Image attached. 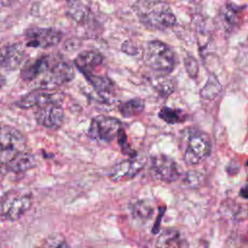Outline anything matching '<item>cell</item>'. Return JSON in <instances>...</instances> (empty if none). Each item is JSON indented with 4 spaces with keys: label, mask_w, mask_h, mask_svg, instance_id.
<instances>
[{
    "label": "cell",
    "mask_w": 248,
    "mask_h": 248,
    "mask_svg": "<svg viewBox=\"0 0 248 248\" xmlns=\"http://www.w3.org/2000/svg\"><path fill=\"white\" fill-rule=\"evenodd\" d=\"M153 214L152 205L146 201H137L131 206V216L139 224H142L150 219Z\"/></svg>",
    "instance_id": "20"
},
{
    "label": "cell",
    "mask_w": 248,
    "mask_h": 248,
    "mask_svg": "<svg viewBox=\"0 0 248 248\" xmlns=\"http://www.w3.org/2000/svg\"><path fill=\"white\" fill-rule=\"evenodd\" d=\"M33 195L26 189H11L0 198V221H16L32 206Z\"/></svg>",
    "instance_id": "2"
},
{
    "label": "cell",
    "mask_w": 248,
    "mask_h": 248,
    "mask_svg": "<svg viewBox=\"0 0 248 248\" xmlns=\"http://www.w3.org/2000/svg\"><path fill=\"white\" fill-rule=\"evenodd\" d=\"M140 21L155 29H166L175 24V16L168 4L157 0H143L135 6Z\"/></svg>",
    "instance_id": "1"
},
{
    "label": "cell",
    "mask_w": 248,
    "mask_h": 248,
    "mask_svg": "<svg viewBox=\"0 0 248 248\" xmlns=\"http://www.w3.org/2000/svg\"><path fill=\"white\" fill-rule=\"evenodd\" d=\"M61 100L62 95L60 93L38 88L23 95L16 102V106L22 109H28L32 108H40L51 103L60 104Z\"/></svg>",
    "instance_id": "10"
},
{
    "label": "cell",
    "mask_w": 248,
    "mask_h": 248,
    "mask_svg": "<svg viewBox=\"0 0 248 248\" xmlns=\"http://www.w3.org/2000/svg\"><path fill=\"white\" fill-rule=\"evenodd\" d=\"M149 171L153 178L167 183L173 182L180 176L175 162L165 155H157L151 159Z\"/></svg>",
    "instance_id": "8"
},
{
    "label": "cell",
    "mask_w": 248,
    "mask_h": 248,
    "mask_svg": "<svg viewBox=\"0 0 248 248\" xmlns=\"http://www.w3.org/2000/svg\"><path fill=\"white\" fill-rule=\"evenodd\" d=\"M37 166V158L34 154L24 150L17 153L4 168L11 172L22 173Z\"/></svg>",
    "instance_id": "17"
},
{
    "label": "cell",
    "mask_w": 248,
    "mask_h": 248,
    "mask_svg": "<svg viewBox=\"0 0 248 248\" xmlns=\"http://www.w3.org/2000/svg\"><path fill=\"white\" fill-rule=\"evenodd\" d=\"M6 81H7V80H6V78L0 73V89L6 84Z\"/></svg>",
    "instance_id": "31"
},
{
    "label": "cell",
    "mask_w": 248,
    "mask_h": 248,
    "mask_svg": "<svg viewBox=\"0 0 248 248\" xmlns=\"http://www.w3.org/2000/svg\"><path fill=\"white\" fill-rule=\"evenodd\" d=\"M239 195L242 197V198H245V199H248V184L246 186H244L240 192H239Z\"/></svg>",
    "instance_id": "30"
},
{
    "label": "cell",
    "mask_w": 248,
    "mask_h": 248,
    "mask_svg": "<svg viewBox=\"0 0 248 248\" xmlns=\"http://www.w3.org/2000/svg\"><path fill=\"white\" fill-rule=\"evenodd\" d=\"M159 117L170 124L180 123V122H183L185 119L183 111L174 109V108H170L168 107H165L160 110Z\"/></svg>",
    "instance_id": "24"
},
{
    "label": "cell",
    "mask_w": 248,
    "mask_h": 248,
    "mask_svg": "<svg viewBox=\"0 0 248 248\" xmlns=\"http://www.w3.org/2000/svg\"><path fill=\"white\" fill-rule=\"evenodd\" d=\"M144 61L154 71L168 74L175 66V54L165 43L154 40L147 43L144 50Z\"/></svg>",
    "instance_id": "3"
},
{
    "label": "cell",
    "mask_w": 248,
    "mask_h": 248,
    "mask_svg": "<svg viewBox=\"0 0 248 248\" xmlns=\"http://www.w3.org/2000/svg\"><path fill=\"white\" fill-rule=\"evenodd\" d=\"M0 126H1V124H0Z\"/></svg>",
    "instance_id": "32"
},
{
    "label": "cell",
    "mask_w": 248,
    "mask_h": 248,
    "mask_svg": "<svg viewBox=\"0 0 248 248\" xmlns=\"http://www.w3.org/2000/svg\"><path fill=\"white\" fill-rule=\"evenodd\" d=\"M211 142L208 136L201 131H192L187 139L184 161L188 165H197L210 154Z\"/></svg>",
    "instance_id": "4"
},
{
    "label": "cell",
    "mask_w": 248,
    "mask_h": 248,
    "mask_svg": "<svg viewBox=\"0 0 248 248\" xmlns=\"http://www.w3.org/2000/svg\"><path fill=\"white\" fill-rule=\"evenodd\" d=\"M221 91V83L214 74H210L203 85L201 89L200 95L202 98L205 100H213L215 99Z\"/></svg>",
    "instance_id": "22"
},
{
    "label": "cell",
    "mask_w": 248,
    "mask_h": 248,
    "mask_svg": "<svg viewBox=\"0 0 248 248\" xmlns=\"http://www.w3.org/2000/svg\"><path fill=\"white\" fill-rule=\"evenodd\" d=\"M26 138L16 128L10 125L0 126V149L24 151L26 149Z\"/></svg>",
    "instance_id": "12"
},
{
    "label": "cell",
    "mask_w": 248,
    "mask_h": 248,
    "mask_svg": "<svg viewBox=\"0 0 248 248\" xmlns=\"http://www.w3.org/2000/svg\"><path fill=\"white\" fill-rule=\"evenodd\" d=\"M75 78V69L73 64L61 60L55 62L43 75L39 88L52 90L60 85L70 82Z\"/></svg>",
    "instance_id": "6"
},
{
    "label": "cell",
    "mask_w": 248,
    "mask_h": 248,
    "mask_svg": "<svg viewBox=\"0 0 248 248\" xmlns=\"http://www.w3.org/2000/svg\"><path fill=\"white\" fill-rule=\"evenodd\" d=\"M42 248H68L66 239L63 234L53 232L45 239Z\"/></svg>",
    "instance_id": "26"
},
{
    "label": "cell",
    "mask_w": 248,
    "mask_h": 248,
    "mask_svg": "<svg viewBox=\"0 0 248 248\" xmlns=\"http://www.w3.org/2000/svg\"><path fill=\"white\" fill-rule=\"evenodd\" d=\"M121 49H122L123 52H125V53H127V54H129V55H136V54L139 52L137 46H136L133 42H131V41H129V40L125 41V42L122 44Z\"/></svg>",
    "instance_id": "29"
},
{
    "label": "cell",
    "mask_w": 248,
    "mask_h": 248,
    "mask_svg": "<svg viewBox=\"0 0 248 248\" xmlns=\"http://www.w3.org/2000/svg\"><path fill=\"white\" fill-rule=\"evenodd\" d=\"M202 173L198 170L188 171L183 178V185L187 187H198L202 181Z\"/></svg>",
    "instance_id": "27"
},
{
    "label": "cell",
    "mask_w": 248,
    "mask_h": 248,
    "mask_svg": "<svg viewBox=\"0 0 248 248\" xmlns=\"http://www.w3.org/2000/svg\"><path fill=\"white\" fill-rule=\"evenodd\" d=\"M144 164V158L131 157V159L115 165L110 170L108 177L115 182L131 179L143 168Z\"/></svg>",
    "instance_id": "11"
},
{
    "label": "cell",
    "mask_w": 248,
    "mask_h": 248,
    "mask_svg": "<svg viewBox=\"0 0 248 248\" xmlns=\"http://www.w3.org/2000/svg\"><path fill=\"white\" fill-rule=\"evenodd\" d=\"M241 10L242 8L236 7L231 3H228L221 9V22L227 29H232L238 24L241 16Z\"/></svg>",
    "instance_id": "19"
},
{
    "label": "cell",
    "mask_w": 248,
    "mask_h": 248,
    "mask_svg": "<svg viewBox=\"0 0 248 248\" xmlns=\"http://www.w3.org/2000/svg\"><path fill=\"white\" fill-rule=\"evenodd\" d=\"M51 66V57L42 55L27 60L20 69V78L25 81H31L39 76L44 75Z\"/></svg>",
    "instance_id": "14"
},
{
    "label": "cell",
    "mask_w": 248,
    "mask_h": 248,
    "mask_svg": "<svg viewBox=\"0 0 248 248\" xmlns=\"http://www.w3.org/2000/svg\"><path fill=\"white\" fill-rule=\"evenodd\" d=\"M121 129V123L117 118L97 115L91 119L87 134L89 138L101 142H110L115 138Z\"/></svg>",
    "instance_id": "5"
},
{
    "label": "cell",
    "mask_w": 248,
    "mask_h": 248,
    "mask_svg": "<svg viewBox=\"0 0 248 248\" xmlns=\"http://www.w3.org/2000/svg\"><path fill=\"white\" fill-rule=\"evenodd\" d=\"M64 109L58 103H51L37 108L35 111L36 123L50 130L59 129L64 123Z\"/></svg>",
    "instance_id": "9"
},
{
    "label": "cell",
    "mask_w": 248,
    "mask_h": 248,
    "mask_svg": "<svg viewBox=\"0 0 248 248\" xmlns=\"http://www.w3.org/2000/svg\"><path fill=\"white\" fill-rule=\"evenodd\" d=\"M144 108V103L140 99H132L119 105V111L125 117L139 115Z\"/></svg>",
    "instance_id": "23"
},
{
    "label": "cell",
    "mask_w": 248,
    "mask_h": 248,
    "mask_svg": "<svg viewBox=\"0 0 248 248\" xmlns=\"http://www.w3.org/2000/svg\"><path fill=\"white\" fill-rule=\"evenodd\" d=\"M153 84H154V87L156 88V90L161 95H164V96L170 95L174 89V83H173L172 79L166 76L157 77L154 79Z\"/></svg>",
    "instance_id": "25"
},
{
    "label": "cell",
    "mask_w": 248,
    "mask_h": 248,
    "mask_svg": "<svg viewBox=\"0 0 248 248\" xmlns=\"http://www.w3.org/2000/svg\"><path fill=\"white\" fill-rule=\"evenodd\" d=\"M103 55L96 50H83L74 60V65L83 74L88 75L103 63Z\"/></svg>",
    "instance_id": "15"
},
{
    "label": "cell",
    "mask_w": 248,
    "mask_h": 248,
    "mask_svg": "<svg viewBox=\"0 0 248 248\" xmlns=\"http://www.w3.org/2000/svg\"><path fill=\"white\" fill-rule=\"evenodd\" d=\"M67 15L77 23L82 25L90 20L91 9L89 0H66Z\"/></svg>",
    "instance_id": "16"
},
{
    "label": "cell",
    "mask_w": 248,
    "mask_h": 248,
    "mask_svg": "<svg viewBox=\"0 0 248 248\" xmlns=\"http://www.w3.org/2000/svg\"><path fill=\"white\" fill-rule=\"evenodd\" d=\"M84 76L89 83L93 86V88L97 91V93H99L101 96L105 97L112 93L113 83L108 78L93 74H88Z\"/></svg>",
    "instance_id": "21"
},
{
    "label": "cell",
    "mask_w": 248,
    "mask_h": 248,
    "mask_svg": "<svg viewBox=\"0 0 248 248\" xmlns=\"http://www.w3.org/2000/svg\"><path fill=\"white\" fill-rule=\"evenodd\" d=\"M24 49L20 43L8 45L0 49V69L13 72L22 63Z\"/></svg>",
    "instance_id": "13"
},
{
    "label": "cell",
    "mask_w": 248,
    "mask_h": 248,
    "mask_svg": "<svg viewBox=\"0 0 248 248\" xmlns=\"http://www.w3.org/2000/svg\"><path fill=\"white\" fill-rule=\"evenodd\" d=\"M25 36L27 38L26 46L34 48H47L58 45L63 34L61 31L55 28H43L32 27L26 30Z\"/></svg>",
    "instance_id": "7"
},
{
    "label": "cell",
    "mask_w": 248,
    "mask_h": 248,
    "mask_svg": "<svg viewBox=\"0 0 248 248\" xmlns=\"http://www.w3.org/2000/svg\"><path fill=\"white\" fill-rule=\"evenodd\" d=\"M184 67L186 73L191 78H196L199 74V63L197 59L191 55H188L184 58Z\"/></svg>",
    "instance_id": "28"
},
{
    "label": "cell",
    "mask_w": 248,
    "mask_h": 248,
    "mask_svg": "<svg viewBox=\"0 0 248 248\" xmlns=\"http://www.w3.org/2000/svg\"><path fill=\"white\" fill-rule=\"evenodd\" d=\"M157 248H186L181 233L175 229L163 231L156 241Z\"/></svg>",
    "instance_id": "18"
}]
</instances>
